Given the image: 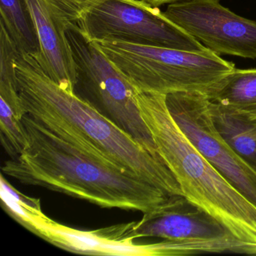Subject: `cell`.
<instances>
[{"mask_svg":"<svg viewBox=\"0 0 256 256\" xmlns=\"http://www.w3.org/2000/svg\"><path fill=\"white\" fill-rule=\"evenodd\" d=\"M0 24L22 54H40V42L24 0H0Z\"/></svg>","mask_w":256,"mask_h":256,"instance_id":"14","label":"cell"},{"mask_svg":"<svg viewBox=\"0 0 256 256\" xmlns=\"http://www.w3.org/2000/svg\"><path fill=\"white\" fill-rule=\"evenodd\" d=\"M206 96L229 112L256 119V68H235L212 86Z\"/></svg>","mask_w":256,"mask_h":256,"instance_id":"12","label":"cell"},{"mask_svg":"<svg viewBox=\"0 0 256 256\" xmlns=\"http://www.w3.org/2000/svg\"><path fill=\"white\" fill-rule=\"evenodd\" d=\"M130 222L134 240L156 238L174 241H198L235 238L218 220L184 196H173Z\"/></svg>","mask_w":256,"mask_h":256,"instance_id":"9","label":"cell"},{"mask_svg":"<svg viewBox=\"0 0 256 256\" xmlns=\"http://www.w3.org/2000/svg\"><path fill=\"white\" fill-rule=\"evenodd\" d=\"M22 119L6 103L0 101L1 142L7 154L12 158L22 154L28 143Z\"/></svg>","mask_w":256,"mask_h":256,"instance_id":"16","label":"cell"},{"mask_svg":"<svg viewBox=\"0 0 256 256\" xmlns=\"http://www.w3.org/2000/svg\"><path fill=\"white\" fill-rule=\"evenodd\" d=\"M164 14L218 55L256 59V22L241 17L218 0L169 4Z\"/></svg>","mask_w":256,"mask_h":256,"instance_id":"8","label":"cell"},{"mask_svg":"<svg viewBox=\"0 0 256 256\" xmlns=\"http://www.w3.org/2000/svg\"><path fill=\"white\" fill-rule=\"evenodd\" d=\"M26 134L22 154L2 173L25 185L38 186L102 208L145 214L172 196L144 180L106 164L74 148L30 115L22 119Z\"/></svg>","mask_w":256,"mask_h":256,"instance_id":"2","label":"cell"},{"mask_svg":"<svg viewBox=\"0 0 256 256\" xmlns=\"http://www.w3.org/2000/svg\"><path fill=\"white\" fill-rule=\"evenodd\" d=\"M77 24L90 42L112 40L190 52L209 50L143 0H98Z\"/></svg>","mask_w":256,"mask_h":256,"instance_id":"6","label":"cell"},{"mask_svg":"<svg viewBox=\"0 0 256 256\" xmlns=\"http://www.w3.org/2000/svg\"><path fill=\"white\" fill-rule=\"evenodd\" d=\"M143 1L152 6L158 8L162 6L169 5V4H175V2H181V1H185V0H143Z\"/></svg>","mask_w":256,"mask_h":256,"instance_id":"18","label":"cell"},{"mask_svg":"<svg viewBox=\"0 0 256 256\" xmlns=\"http://www.w3.org/2000/svg\"><path fill=\"white\" fill-rule=\"evenodd\" d=\"M209 104L217 131L256 172V119L229 112L210 100Z\"/></svg>","mask_w":256,"mask_h":256,"instance_id":"13","label":"cell"},{"mask_svg":"<svg viewBox=\"0 0 256 256\" xmlns=\"http://www.w3.org/2000/svg\"><path fill=\"white\" fill-rule=\"evenodd\" d=\"M173 119L200 154L256 206V172L224 140L214 125L206 96L196 92L166 95Z\"/></svg>","mask_w":256,"mask_h":256,"instance_id":"7","label":"cell"},{"mask_svg":"<svg viewBox=\"0 0 256 256\" xmlns=\"http://www.w3.org/2000/svg\"><path fill=\"white\" fill-rule=\"evenodd\" d=\"M16 70L25 114L88 155L144 180L170 196H184L162 157L148 152L88 103L60 88L36 55L20 54Z\"/></svg>","mask_w":256,"mask_h":256,"instance_id":"1","label":"cell"},{"mask_svg":"<svg viewBox=\"0 0 256 256\" xmlns=\"http://www.w3.org/2000/svg\"><path fill=\"white\" fill-rule=\"evenodd\" d=\"M0 198L4 210L19 224L34 233L37 224L47 216L42 210L40 199L28 197L0 176Z\"/></svg>","mask_w":256,"mask_h":256,"instance_id":"15","label":"cell"},{"mask_svg":"<svg viewBox=\"0 0 256 256\" xmlns=\"http://www.w3.org/2000/svg\"><path fill=\"white\" fill-rule=\"evenodd\" d=\"M66 34L76 62L74 95L148 152L161 156L138 106L137 90L77 24H70Z\"/></svg>","mask_w":256,"mask_h":256,"instance_id":"5","label":"cell"},{"mask_svg":"<svg viewBox=\"0 0 256 256\" xmlns=\"http://www.w3.org/2000/svg\"><path fill=\"white\" fill-rule=\"evenodd\" d=\"M71 24H77L82 16L98 0H52Z\"/></svg>","mask_w":256,"mask_h":256,"instance_id":"17","label":"cell"},{"mask_svg":"<svg viewBox=\"0 0 256 256\" xmlns=\"http://www.w3.org/2000/svg\"><path fill=\"white\" fill-rule=\"evenodd\" d=\"M140 92L206 96L234 64L211 50L190 52L118 40L94 42Z\"/></svg>","mask_w":256,"mask_h":256,"instance_id":"4","label":"cell"},{"mask_svg":"<svg viewBox=\"0 0 256 256\" xmlns=\"http://www.w3.org/2000/svg\"><path fill=\"white\" fill-rule=\"evenodd\" d=\"M34 234L70 252L90 256H122L124 245L115 240L110 227L82 230L60 224L46 217Z\"/></svg>","mask_w":256,"mask_h":256,"instance_id":"11","label":"cell"},{"mask_svg":"<svg viewBox=\"0 0 256 256\" xmlns=\"http://www.w3.org/2000/svg\"><path fill=\"white\" fill-rule=\"evenodd\" d=\"M166 98L164 94L136 92L142 118L184 196L215 217L236 239L256 246V205L190 142L170 115Z\"/></svg>","mask_w":256,"mask_h":256,"instance_id":"3","label":"cell"},{"mask_svg":"<svg viewBox=\"0 0 256 256\" xmlns=\"http://www.w3.org/2000/svg\"><path fill=\"white\" fill-rule=\"evenodd\" d=\"M40 42L36 55L48 76L62 89L74 94L76 62L67 37L70 22L52 0H24Z\"/></svg>","mask_w":256,"mask_h":256,"instance_id":"10","label":"cell"}]
</instances>
